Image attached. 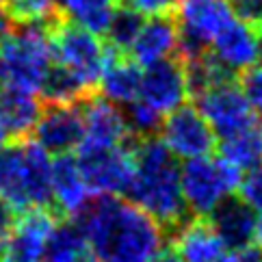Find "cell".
<instances>
[{"label": "cell", "instance_id": "cb8c5ba5", "mask_svg": "<svg viewBox=\"0 0 262 262\" xmlns=\"http://www.w3.org/2000/svg\"><path fill=\"white\" fill-rule=\"evenodd\" d=\"M219 154L241 171L262 167V117H256L234 137L223 139L219 143Z\"/></svg>", "mask_w": 262, "mask_h": 262}, {"label": "cell", "instance_id": "8992f818", "mask_svg": "<svg viewBox=\"0 0 262 262\" xmlns=\"http://www.w3.org/2000/svg\"><path fill=\"white\" fill-rule=\"evenodd\" d=\"M130 143L117 147H76L74 158H76L78 169L85 178L91 195H111V198L128 195L135 176V161Z\"/></svg>", "mask_w": 262, "mask_h": 262}, {"label": "cell", "instance_id": "4dcf8cb0", "mask_svg": "<svg viewBox=\"0 0 262 262\" xmlns=\"http://www.w3.org/2000/svg\"><path fill=\"white\" fill-rule=\"evenodd\" d=\"M232 15L238 22L262 31V0H228Z\"/></svg>", "mask_w": 262, "mask_h": 262}, {"label": "cell", "instance_id": "9a60e30c", "mask_svg": "<svg viewBox=\"0 0 262 262\" xmlns=\"http://www.w3.org/2000/svg\"><path fill=\"white\" fill-rule=\"evenodd\" d=\"M206 219L228 251L247 247L254 243L256 210L243 202L236 193L223 198Z\"/></svg>", "mask_w": 262, "mask_h": 262}, {"label": "cell", "instance_id": "484cf974", "mask_svg": "<svg viewBox=\"0 0 262 262\" xmlns=\"http://www.w3.org/2000/svg\"><path fill=\"white\" fill-rule=\"evenodd\" d=\"M89 254L87 241L74 221L57 223L48 236L41 262H80Z\"/></svg>", "mask_w": 262, "mask_h": 262}, {"label": "cell", "instance_id": "603a6c76", "mask_svg": "<svg viewBox=\"0 0 262 262\" xmlns=\"http://www.w3.org/2000/svg\"><path fill=\"white\" fill-rule=\"evenodd\" d=\"M41 102L43 104H82L96 91H91L72 70L61 63H52L41 80Z\"/></svg>", "mask_w": 262, "mask_h": 262}, {"label": "cell", "instance_id": "5bb4252c", "mask_svg": "<svg viewBox=\"0 0 262 262\" xmlns=\"http://www.w3.org/2000/svg\"><path fill=\"white\" fill-rule=\"evenodd\" d=\"M173 15L178 33L206 46L234 17L228 0H178Z\"/></svg>", "mask_w": 262, "mask_h": 262}, {"label": "cell", "instance_id": "277c9868", "mask_svg": "<svg viewBox=\"0 0 262 262\" xmlns=\"http://www.w3.org/2000/svg\"><path fill=\"white\" fill-rule=\"evenodd\" d=\"M243 171L226 158H189L180 165L182 198L191 217H208L223 198L238 191Z\"/></svg>", "mask_w": 262, "mask_h": 262}, {"label": "cell", "instance_id": "1f68e13d", "mask_svg": "<svg viewBox=\"0 0 262 262\" xmlns=\"http://www.w3.org/2000/svg\"><path fill=\"white\" fill-rule=\"evenodd\" d=\"M121 5L133 7L135 11L141 15H163V13H173L178 0H119Z\"/></svg>", "mask_w": 262, "mask_h": 262}, {"label": "cell", "instance_id": "4fadbf2b", "mask_svg": "<svg viewBox=\"0 0 262 262\" xmlns=\"http://www.w3.org/2000/svg\"><path fill=\"white\" fill-rule=\"evenodd\" d=\"M210 52L223 68L230 70L234 76H238L241 72L258 65V61L262 59V35L251 26L238 22L236 17H232L212 37Z\"/></svg>", "mask_w": 262, "mask_h": 262}, {"label": "cell", "instance_id": "ac0fdd59", "mask_svg": "<svg viewBox=\"0 0 262 262\" xmlns=\"http://www.w3.org/2000/svg\"><path fill=\"white\" fill-rule=\"evenodd\" d=\"M50 189H52V206L59 210V214L68 219L76 217L93 198L85 178H82L78 169L76 158L72 154H61L52 158Z\"/></svg>", "mask_w": 262, "mask_h": 262}, {"label": "cell", "instance_id": "e575fe53", "mask_svg": "<svg viewBox=\"0 0 262 262\" xmlns=\"http://www.w3.org/2000/svg\"><path fill=\"white\" fill-rule=\"evenodd\" d=\"M15 24H17V22L13 20L11 15L7 13V9L0 7V46H3V43L9 39V37L13 35V31H15Z\"/></svg>", "mask_w": 262, "mask_h": 262}, {"label": "cell", "instance_id": "2e32d148", "mask_svg": "<svg viewBox=\"0 0 262 262\" xmlns=\"http://www.w3.org/2000/svg\"><path fill=\"white\" fill-rule=\"evenodd\" d=\"M178 48V22L173 13L163 15H147L141 29H139L133 46L128 50V57L139 68H145L149 63L176 57Z\"/></svg>", "mask_w": 262, "mask_h": 262}, {"label": "cell", "instance_id": "7c38bea8", "mask_svg": "<svg viewBox=\"0 0 262 262\" xmlns=\"http://www.w3.org/2000/svg\"><path fill=\"white\" fill-rule=\"evenodd\" d=\"M82 113V143L89 147H117L133 141L124 117V108L102 96H91L80 104Z\"/></svg>", "mask_w": 262, "mask_h": 262}, {"label": "cell", "instance_id": "f1b7e54d", "mask_svg": "<svg viewBox=\"0 0 262 262\" xmlns=\"http://www.w3.org/2000/svg\"><path fill=\"white\" fill-rule=\"evenodd\" d=\"M236 82L243 96L247 98L251 111L262 117V65H254V68L241 72L236 76Z\"/></svg>", "mask_w": 262, "mask_h": 262}, {"label": "cell", "instance_id": "74e56055", "mask_svg": "<svg viewBox=\"0 0 262 262\" xmlns=\"http://www.w3.org/2000/svg\"><path fill=\"white\" fill-rule=\"evenodd\" d=\"M9 145V137H7V133L3 128H0V152H3V149Z\"/></svg>", "mask_w": 262, "mask_h": 262}, {"label": "cell", "instance_id": "8d00e7d4", "mask_svg": "<svg viewBox=\"0 0 262 262\" xmlns=\"http://www.w3.org/2000/svg\"><path fill=\"white\" fill-rule=\"evenodd\" d=\"M254 243H258V247H262V210L256 217V232H254Z\"/></svg>", "mask_w": 262, "mask_h": 262}, {"label": "cell", "instance_id": "e0dca14e", "mask_svg": "<svg viewBox=\"0 0 262 262\" xmlns=\"http://www.w3.org/2000/svg\"><path fill=\"white\" fill-rule=\"evenodd\" d=\"M167 241H171V249L180 262H223L228 254L206 217L186 219Z\"/></svg>", "mask_w": 262, "mask_h": 262}, {"label": "cell", "instance_id": "3957f363", "mask_svg": "<svg viewBox=\"0 0 262 262\" xmlns=\"http://www.w3.org/2000/svg\"><path fill=\"white\" fill-rule=\"evenodd\" d=\"M54 20L15 24L13 35L0 46L5 70L3 85H11L15 89L35 93V96L39 93L46 72L54 63L50 41V29Z\"/></svg>", "mask_w": 262, "mask_h": 262}, {"label": "cell", "instance_id": "836d02e7", "mask_svg": "<svg viewBox=\"0 0 262 262\" xmlns=\"http://www.w3.org/2000/svg\"><path fill=\"white\" fill-rule=\"evenodd\" d=\"M223 262H262V247L258 245H247L241 249L228 251Z\"/></svg>", "mask_w": 262, "mask_h": 262}, {"label": "cell", "instance_id": "4316f807", "mask_svg": "<svg viewBox=\"0 0 262 262\" xmlns=\"http://www.w3.org/2000/svg\"><path fill=\"white\" fill-rule=\"evenodd\" d=\"M143 20H145V15L135 11L133 7L117 3L113 9V15H111V20H108L106 31H104L108 48H113L119 54H128Z\"/></svg>", "mask_w": 262, "mask_h": 262}, {"label": "cell", "instance_id": "44dd1931", "mask_svg": "<svg viewBox=\"0 0 262 262\" xmlns=\"http://www.w3.org/2000/svg\"><path fill=\"white\" fill-rule=\"evenodd\" d=\"M0 198H5L17 212L31 208L22 141L7 145L0 152Z\"/></svg>", "mask_w": 262, "mask_h": 262}, {"label": "cell", "instance_id": "ab89813d", "mask_svg": "<svg viewBox=\"0 0 262 262\" xmlns=\"http://www.w3.org/2000/svg\"><path fill=\"white\" fill-rule=\"evenodd\" d=\"M3 254H5V241L0 238V262H3Z\"/></svg>", "mask_w": 262, "mask_h": 262}, {"label": "cell", "instance_id": "7402d4cb", "mask_svg": "<svg viewBox=\"0 0 262 262\" xmlns=\"http://www.w3.org/2000/svg\"><path fill=\"white\" fill-rule=\"evenodd\" d=\"M24 163H26V182H29L31 208H50L52 206V154H48L33 139H22Z\"/></svg>", "mask_w": 262, "mask_h": 262}, {"label": "cell", "instance_id": "d4e9b609", "mask_svg": "<svg viewBox=\"0 0 262 262\" xmlns=\"http://www.w3.org/2000/svg\"><path fill=\"white\" fill-rule=\"evenodd\" d=\"M115 5V0H54L61 20L82 26L93 35H104Z\"/></svg>", "mask_w": 262, "mask_h": 262}, {"label": "cell", "instance_id": "d590c367", "mask_svg": "<svg viewBox=\"0 0 262 262\" xmlns=\"http://www.w3.org/2000/svg\"><path fill=\"white\" fill-rule=\"evenodd\" d=\"M149 262H180V260H178V256L173 254L171 247H163Z\"/></svg>", "mask_w": 262, "mask_h": 262}, {"label": "cell", "instance_id": "d6986e66", "mask_svg": "<svg viewBox=\"0 0 262 262\" xmlns=\"http://www.w3.org/2000/svg\"><path fill=\"white\" fill-rule=\"evenodd\" d=\"M139 87H141V68L128 54H119L108 48L98 80V91L102 93V98L124 108L139 100Z\"/></svg>", "mask_w": 262, "mask_h": 262}, {"label": "cell", "instance_id": "ffe728a7", "mask_svg": "<svg viewBox=\"0 0 262 262\" xmlns=\"http://www.w3.org/2000/svg\"><path fill=\"white\" fill-rule=\"evenodd\" d=\"M41 100L35 93L15 89L11 85H0V128L9 139H26L39 119Z\"/></svg>", "mask_w": 262, "mask_h": 262}, {"label": "cell", "instance_id": "8fae6325", "mask_svg": "<svg viewBox=\"0 0 262 262\" xmlns=\"http://www.w3.org/2000/svg\"><path fill=\"white\" fill-rule=\"evenodd\" d=\"M57 223V214L50 208L24 210L5 238L3 262H41L46 243Z\"/></svg>", "mask_w": 262, "mask_h": 262}, {"label": "cell", "instance_id": "30bf717a", "mask_svg": "<svg viewBox=\"0 0 262 262\" xmlns=\"http://www.w3.org/2000/svg\"><path fill=\"white\" fill-rule=\"evenodd\" d=\"M31 135L48 154H72L82 143L80 104H43Z\"/></svg>", "mask_w": 262, "mask_h": 262}, {"label": "cell", "instance_id": "f546056e", "mask_svg": "<svg viewBox=\"0 0 262 262\" xmlns=\"http://www.w3.org/2000/svg\"><path fill=\"white\" fill-rule=\"evenodd\" d=\"M238 198L251 206L254 210H262V167L249 169L247 176H243L241 186H238Z\"/></svg>", "mask_w": 262, "mask_h": 262}, {"label": "cell", "instance_id": "7a4b0ae2", "mask_svg": "<svg viewBox=\"0 0 262 262\" xmlns=\"http://www.w3.org/2000/svg\"><path fill=\"white\" fill-rule=\"evenodd\" d=\"M135 161L133 184L128 198L145 210L167 236L191 219L180 186V163L163 143L161 137L133 139L130 143Z\"/></svg>", "mask_w": 262, "mask_h": 262}, {"label": "cell", "instance_id": "f35d334b", "mask_svg": "<svg viewBox=\"0 0 262 262\" xmlns=\"http://www.w3.org/2000/svg\"><path fill=\"white\" fill-rule=\"evenodd\" d=\"M5 82V70H3V57H0V85Z\"/></svg>", "mask_w": 262, "mask_h": 262}, {"label": "cell", "instance_id": "60d3db41", "mask_svg": "<svg viewBox=\"0 0 262 262\" xmlns=\"http://www.w3.org/2000/svg\"><path fill=\"white\" fill-rule=\"evenodd\" d=\"M5 3H7V0H0V7H3V5H5Z\"/></svg>", "mask_w": 262, "mask_h": 262}, {"label": "cell", "instance_id": "6da1fadb", "mask_svg": "<svg viewBox=\"0 0 262 262\" xmlns=\"http://www.w3.org/2000/svg\"><path fill=\"white\" fill-rule=\"evenodd\" d=\"M70 221L98 262H149L167 243V232L145 210L111 195H93Z\"/></svg>", "mask_w": 262, "mask_h": 262}, {"label": "cell", "instance_id": "5b68a950", "mask_svg": "<svg viewBox=\"0 0 262 262\" xmlns=\"http://www.w3.org/2000/svg\"><path fill=\"white\" fill-rule=\"evenodd\" d=\"M50 41L54 63L72 70L91 91L98 93V80L108 52V46L100 41V35L57 17L50 29Z\"/></svg>", "mask_w": 262, "mask_h": 262}, {"label": "cell", "instance_id": "ba28073f", "mask_svg": "<svg viewBox=\"0 0 262 262\" xmlns=\"http://www.w3.org/2000/svg\"><path fill=\"white\" fill-rule=\"evenodd\" d=\"M161 139L169 147V152L182 161L210 156L217 149V137L208 121L202 117L198 108L189 104L178 106L165 115Z\"/></svg>", "mask_w": 262, "mask_h": 262}, {"label": "cell", "instance_id": "52a82bcc", "mask_svg": "<svg viewBox=\"0 0 262 262\" xmlns=\"http://www.w3.org/2000/svg\"><path fill=\"white\" fill-rule=\"evenodd\" d=\"M195 108L208 121L217 139H230L249 126L258 115L251 111L236 80L219 82L195 98Z\"/></svg>", "mask_w": 262, "mask_h": 262}, {"label": "cell", "instance_id": "9c48e42d", "mask_svg": "<svg viewBox=\"0 0 262 262\" xmlns=\"http://www.w3.org/2000/svg\"><path fill=\"white\" fill-rule=\"evenodd\" d=\"M186 98L189 91H186L184 65L178 57L149 63L141 70L139 100L156 108L158 113H171L173 108L184 104Z\"/></svg>", "mask_w": 262, "mask_h": 262}, {"label": "cell", "instance_id": "d6a6232c", "mask_svg": "<svg viewBox=\"0 0 262 262\" xmlns=\"http://www.w3.org/2000/svg\"><path fill=\"white\" fill-rule=\"evenodd\" d=\"M20 217V212H17L11 204H9L5 198H0V238H7L11 230L15 228V221Z\"/></svg>", "mask_w": 262, "mask_h": 262}, {"label": "cell", "instance_id": "83f0119b", "mask_svg": "<svg viewBox=\"0 0 262 262\" xmlns=\"http://www.w3.org/2000/svg\"><path fill=\"white\" fill-rule=\"evenodd\" d=\"M126 124L133 139H147V137H158L163 126L165 115L158 113L156 108L145 104L143 100H135L133 104H128L124 111Z\"/></svg>", "mask_w": 262, "mask_h": 262}]
</instances>
